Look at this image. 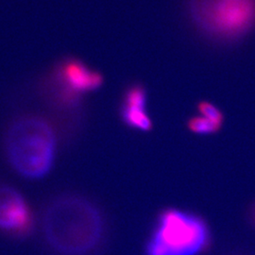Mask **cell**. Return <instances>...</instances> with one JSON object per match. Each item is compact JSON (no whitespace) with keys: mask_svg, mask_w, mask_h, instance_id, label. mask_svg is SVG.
<instances>
[{"mask_svg":"<svg viewBox=\"0 0 255 255\" xmlns=\"http://www.w3.org/2000/svg\"><path fill=\"white\" fill-rule=\"evenodd\" d=\"M105 223L100 209L86 198L66 194L50 201L43 216L47 245L60 255H88L103 239Z\"/></svg>","mask_w":255,"mask_h":255,"instance_id":"obj_1","label":"cell"},{"mask_svg":"<svg viewBox=\"0 0 255 255\" xmlns=\"http://www.w3.org/2000/svg\"><path fill=\"white\" fill-rule=\"evenodd\" d=\"M5 148L16 173L31 180L44 178L52 169L56 158L54 128L40 117L19 118L8 128Z\"/></svg>","mask_w":255,"mask_h":255,"instance_id":"obj_2","label":"cell"},{"mask_svg":"<svg viewBox=\"0 0 255 255\" xmlns=\"http://www.w3.org/2000/svg\"><path fill=\"white\" fill-rule=\"evenodd\" d=\"M211 245L212 235L204 219L188 211L168 208L158 215L144 253L145 255H202Z\"/></svg>","mask_w":255,"mask_h":255,"instance_id":"obj_3","label":"cell"},{"mask_svg":"<svg viewBox=\"0 0 255 255\" xmlns=\"http://www.w3.org/2000/svg\"><path fill=\"white\" fill-rule=\"evenodd\" d=\"M192 24L204 36L236 41L255 27V0H188Z\"/></svg>","mask_w":255,"mask_h":255,"instance_id":"obj_4","label":"cell"},{"mask_svg":"<svg viewBox=\"0 0 255 255\" xmlns=\"http://www.w3.org/2000/svg\"><path fill=\"white\" fill-rule=\"evenodd\" d=\"M103 84L101 73L79 60L68 59L54 70L48 84L51 100L60 108L75 109L82 99Z\"/></svg>","mask_w":255,"mask_h":255,"instance_id":"obj_5","label":"cell"},{"mask_svg":"<svg viewBox=\"0 0 255 255\" xmlns=\"http://www.w3.org/2000/svg\"><path fill=\"white\" fill-rule=\"evenodd\" d=\"M32 225V213L22 194L12 187L0 186V230L13 237H26Z\"/></svg>","mask_w":255,"mask_h":255,"instance_id":"obj_6","label":"cell"},{"mask_svg":"<svg viewBox=\"0 0 255 255\" xmlns=\"http://www.w3.org/2000/svg\"><path fill=\"white\" fill-rule=\"evenodd\" d=\"M119 116L122 122L138 131H149L153 127L147 110V93L141 84H132L124 92L120 106Z\"/></svg>","mask_w":255,"mask_h":255,"instance_id":"obj_7","label":"cell"},{"mask_svg":"<svg viewBox=\"0 0 255 255\" xmlns=\"http://www.w3.org/2000/svg\"><path fill=\"white\" fill-rule=\"evenodd\" d=\"M188 128L192 132L197 134H212L220 128V126L213 122L212 120L199 114L197 117H193L188 120Z\"/></svg>","mask_w":255,"mask_h":255,"instance_id":"obj_8","label":"cell"},{"mask_svg":"<svg viewBox=\"0 0 255 255\" xmlns=\"http://www.w3.org/2000/svg\"><path fill=\"white\" fill-rule=\"evenodd\" d=\"M198 110H199V114L201 116L212 120L213 122H215L220 127L223 125V121H224L223 114L213 103L207 102V101H202L198 105Z\"/></svg>","mask_w":255,"mask_h":255,"instance_id":"obj_9","label":"cell"},{"mask_svg":"<svg viewBox=\"0 0 255 255\" xmlns=\"http://www.w3.org/2000/svg\"><path fill=\"white\" fill-rule=\"evenodd\" d=\"M254 217H255V214H254Z\"/></svg>","mask_w":255,"mask_h":255,"instance_id":"obj_10","label":"cell"}]
</instances>
